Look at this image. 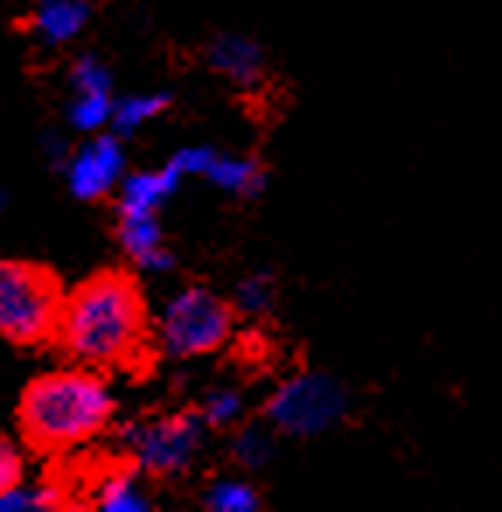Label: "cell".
<instances>
[{"label":"cell","mask_w":502,"mask_h":512,"mask_svg":"<svg viewBox=\"0 0 502 512\" xmlns=\"http://www.w3.org/2000/svg\"><path fill=\"white\" fill-rule=\"evenodd\" d=\"M206 436L210 429L196 408L161 411V415L129 422L119 432V450H123V460H129L147 481H168L196 467Z\"/></svg>","instance_id":"cell-5"},{"label":"cell","mask_w":502,"mask_h":512,"mask_svg":"<svg viewBox=\"0 0 502 512\" xmlns=\"http://www.w3.org/2000/svg\"><path fill=\"white\" fill-rule=\"evenodd\" d=\"M279 304V276L272 269H251L234 283L231 307L238 317H269Z\"/></svg>","instance_id":"cell-16"},{"label":"cell","mask_w":502,"mask_h":512,"mask_svg":"<svg viewBox=\"0 0 502 512\" xmlns=\"http://www.w3.org/2000/svg\"><path fill=\"white\" fill-rule=\"evenodd\" d=\"M349 408L353 394L335 373L300 370L272 387L258 415L279 432V439H314L339 429L349 418Z\"/></svg>","instance_id":"cell-6"},{"label":"cell","mask_w":502,"mask_h":512,"mask_svg":"<svg viewBox=\"0 0 502 512\" xmlns=\"http://www.w3.org/2000/svg\"><path fill=\"white\" fill-rule=\"evenodd\" d=\"M25 450L14 439L0 436V495L11 492L21 478H25Z\"/></svg>","instance_id":"cell-21"},{"label":"cell","mask_w":502,"mask_h":512,"mask_svg":"<svg viewBox=\"0 0 502 512\" xmlns=\"http://www.w3.org/2000/svg\"><path fill=\"white\" fill-rule=\"evenodd\" d=\"M21 446L39 457H63L95 443L116 422L109 377L88 366H63L25 384L14 408Z\"/></svg>","instance_id":"cell-2"},{"label":"cell","mask_w":502,"mask_h":512,"mask_svg":"<svg viewBox=\"0 0 502 512\" xmlns=\"http://www.w3.org/2000/svg\"><path fill=\"white\" fill-rule=\"evenodd\" d=\"M4 206H7V203H4V192H0V213H4Z\"/></svg>","instance_id":"cell-22"},{"label":"cell","mask_w":502,"mask_h":512,"mask_svg":"<svg viewBox=\"0 0 502 512\" xmlns=\"http://www.w3.org/2000/svg\"><path fill=\"white\" fill-rule=\"evenodd\" d=\"M74 495L67 492V481L60 478H21L11 492L0 495V512H53V509H70Z\"/></svg>","instance_id":"cell-14"},{"label":"cell","mask_w":502,"mask_h":512,"mask_svg":"<svg viewBox=\"0 0 502 512\" xmlns=\"http://www.w3.org/2000/svg\"><path fill=\"white\" fill-rule=\"evenodd\" d=\"M206 70L241 95H258L269 81V56L262 42L245 32H217L203 49Z\"/></svg>","instance_id":"cell-8"},{"label":"cell","mask_w":502,"mask_h":512,"mask_svg":"<svg viewBox=\"0 0 502 512\" xmlns=\"http://www.w3.org/2000/svg\"><path fill=\"white\" fill-rule=\"evenodd\" d=\"M112 105H116V95H91V91H70L63 115H67V126L74 129V133L88 136V133H102V129H109Z\"/></svg>","instance_id":"cell-19"},{"label":"cell","mask_w":502,"mask_h":512,"mask_svg":"<svg viewBox=\"0 0 502 512\" xmlns=\"http://www.w3.org/2000/svg\"><path fill=\"white\" fill-rule=\"evenodd\" d=\"M203 182H210L224 196L255 203L269 189V168H265L258 154H231V150L217 147V154L210 157V164L203 171Z\"/></svg>","instance_id":"cell-10"},{"label":"cell","mask_w":502,"mask_h":512,"mask_svg":"<svg viewBox=\"0 0 502 512\" xmlns=\"http://www.w3.org/2000/svg\"><path fill=\"white\" fill-rule=\"evenodd\" d=\"M227 439V453H231V464L238 467L241 474H258L276 460L279 453V432L265 422L262 415L258 418H245L238 422Z\"/></svg>","instance_id":"cell-13"},{"label":"cell","mask_w":502,"mask_h":512,"mask_svg":"<svg viewBox=\"0 0 502 512\" xmlns=\"http://www.w3.org/2000/svg\"><path fill=\"white\" fill-rule=\"evenodd\" d=\"M53 349L98 373H147L157 359L154 314L133 269H98L63 297Z\"/></svg>","instance_id":"cell-1"},{"label":"cell","mask_w":502,"mask_h":512,"mask_svg":"<svg viewBox=\"0 0 502 512\" xmlns=\"http://www.w3.org/2000/svg\"><path fill=\"white\" fill-rule=\"evenodd\" d=\"M168 108H171V95H164V91H140V95L116 98L109 129L116 136H123V140H129V136H136L143 126H150L154 119H161Z\"/></svg>","instance_id":"cell-15"},{"label":"cell","mask_w":502,"mask_h":512,"mask_svg":"<svg viewBox=\"0 0 502 512\" xmlns=\"http://www.w3.org/2000/svg\"><path fill=\"white\" fill-rule=\"evenodd\" d=\"M67 91H91V95H112L116 77L112 67L98 53H81L67 70Z\"/></svg>","instance_id":"cell-20"},{"label":"cell","mask_w":502,"mask_h":512,"mask_svg":"<svg viewBox=\"0 0 502 512\" xmlns=\"http://www.w3.org/2000/svg\"><path fill=\"white\" fill-rule=\"evenodd\" d=\"M189 178L178 171V164L164 161L157 168L143 171H126L119 189L112 192V213L116 220H147V216H161L164 206L182 192V185Z\"/></svg>","instance_id":"cell-9"},{"label":"cell","mask_w":502,"mask_h":512,"mask_svg":"<svg viewBox=\"0 0 502 512\" xmlns=\"http://www.w3.org/2000/svg\"><path fill=\"white\" fill-rule=\"evenodd\" d=\"M67 286L49 265L0 258V338L14 349H49Z\"/></svg>","instance_id":"cell-3"},{"label":"cell","mask_w":502,"mask_h":512,"mask_svg":"<svg viewBox=\"0 0 502 512\" xmlns=\"http://www.w3.org/2000/svg\"><path fill=\"white\" fill-rule=\"evenodd\" d=\"M199 418L206 422V429H217V432H227L234 429L238 422L248 418V398L241 387H231V384H220V387H210V391L199 398Z\"/></svg>","instance_id":"cell-18"},{"label":"cell","mask_w":502,"mask_h":512,"mask_svg":"<svg viewBox=\"0 0 502 512\" xmlns=\"http://www.w3.org/2000/svg\"><path fill=\"white\" fill-rule=\"evenodd\" d=\"M126 171H129L126 140L112 133V129L88 133L77 147H70V154L63 157V164H60L63 182H67L70 196H74L77 203H102V199H112V192L119 189Z\"/></svg>","instance_id":"cell-7"},{"label":"cell","mask_w":502,"mask_h":512,"mask_svg":"<svg viewBox=\"0 0 502 512\" xmlns=\"http://www.w3.org/2000/svg\"><path fill=\"white\" fill-rule=\"evenodd\" d=\"M88 502L102 512H150L154 509L147 478H143L129 460H123L116 471H105L102 478L95 481Z\"/></svg>","instance_id":"cell-12"},{"label":"cell","mask_w":502,"mask_h":512,"mask_svg":"<svg viewBox=\"0 0 502 512\" xmlns=\"http://www.w3.org/2000/svg\"><path fill=\"white\" fill-rule=\"evenodd\" d=\"M91 18H95L91 0H35L32 14H28V32L35 42L56 49L74 42L91 25Z\"/></svg>","instance_id":"cell-11"},{"label":"cell","mask_w":502,"mask_h":512,"mask_svg":"<svg viewBox=\"0 0 502 512\" xmlns=\"http://www.w3.org/2000/svg\"><path fill=\"white\" fill-rule=\"evenodd\" d=\"M238 331L231 297H220L210 286H182L154 314L157 356L203 359L227 349Z\"/></svg>","instance_id":"cell-4"},{"label":"cell","mask_w":502,"mask_h":512,"mask_svg":"<svg viewBox=\"0 0 502 512\" xmlns=\"http://www.w3.org/2000/svg\"><path fill=\"white\" fill-rule=\"evenodd\" d=\"M203 506L210 512H258L265 499L251 474H227V478L210 481V488L203 492Z\"/></svg>","instance_id":"cell-17"}]
</instances>
